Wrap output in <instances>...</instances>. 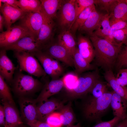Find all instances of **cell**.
<instances>
[{"mask_svg": "<svg viewBox=\"0 0 127 127\" xmlns=\"http://www.w3.org/2000/svg\"><path fill=\"white\" fill-rule=\"evenodd\" d=\"M89 38L94 48L96 64L105 71L112 70L116 63L122 44H113L94 35L89 36Z\"/></svg>", "mask_w": 127, "mask_h": 127, "instance_id": "cell-1", "label": "cell"}, {"mask_svg": "<svg viewBox=\"0 0 127 127\" xmlns=\"http://www.w3.org/2000/svg\"><path fill=\"white\" fill-rule=\"evenodd\" d=\"M112 91H108L100 97L92 96L84 104L83 111L85 117L89 120L98 122L110 107Z\"/></svg>", "mask_w": 127, "mask_h": 127, "instance_id": "cell-2", "label": "cell"}, {"mask_svg": "<svg viewBox=\"0 0 127 127\" xmlns=\"http://www.w3.org/2000/svg\"><path fill=\"white\" fill-rule=\"evenodd\" d=\"M17 69L12 82L13 91L16 94L21 97H24L33 94L43 88L42 83L38 79L24 74Z\"/></svg>", "mask_w": 127, "mask_h": 127, "instance_id": "cell-3", "label": "cell"}, {"mask_svg": "<svg viewBox=\"0 0 127 127\" xmlns=\"http://www.w3.org/2000/svg\"><path fill=\"white\" fill-rule=\"evenodd\" d=\"M14 52L13 56L18 62L20 71H25L38 78L46 75L38 60L31 53L22 51Z\"/></svg>", "mask_w": 127, "mask_h": 127, "instance_id": "cell-4", "label": "cell"}, {"mask_svg": "<svg viewBox=\"0 0 127 127\" xmlns=\"http://www.w3.org/2000/svg\"><path fill=\"white\" fill-rule=\"evenodd\" d=\"M99 77V71L97 69L83 74L78 77L75 87L72 90L67 91L68 95L74 98L84 96L89 92Z\"/></svg>", "mask_w": 127, "mask_h": 127, "instance_id": "cell-5", "label": "cell"}, {"mask_svg": "<svg viewBox=\"0 0 127 127\" xmlns=\"http://www.w3.org/2000/svg\"><path fill=\"white\" fill-rule=\"evenodd\" d=\"M31 53L40 61L47 75L52 80L59 79L63 74L64 68L59 62L45 52L40 50Z\"/></svg>", "mask_w": 127, "mask_h": 127, "instance_id": "cell-6", "label": "cell"}, {"mask_svg": "<svg viewBox=\"0 0 127 127\" xmlns=\"http://www.w3.org/2000/svg\"><path fill=\"white\" fill-rule=\"evenodd\" d=\"M75 0H64L57 12L56 18L62 30L70 31L74 22Z\"/></svg>", "mask_w": 127, "mask_h": 127, "instance_id": "cell-7", "label": "cell"}, {"mask_svg": "<svg viewBox=\"0 0 127 127\" xmlns=\"http://www.w3.org/2000/svg\"><path fill=\"white\" fill-rule=\"evenodd\" d=\"M20 20V25L36 39L43 22L42 13L40 12H27Z\"/></svg>", "mask_w": 127, "mask_h": 127, "instance_id": "cell-8", "label": "cell"}, {"mask_svg": "<svg viewBox=\"0 0 127 127\" xmlns=\"http://www.w3.org/2000/svg\"><path fill=\"white\" fill-rule=\"evenodd\" d=\"M41 50L54 59L61 61L68 66L74 67L73 57L64 47L57 42H55L53 40Z\"/></svg>", "mask_w": 127, "mask_h": 127, "instance_id": "cell-9", "label": "cell"}, {"mask_svg": "<svg viewBox=\"0 0 127 127\" xmlns=\"http://www.w3.org/2000/svg\"><path fill=\"white\" fill-rule=\"evenodd\" d=\"M32 36L20 25L11 26L0 33V47L2 48L12 44L25 36Z\"/></svg>", "mask_w": 127, "mask_h": 127, "instance_id": "cell-10", "label": "cell"}, {"mask_svg": "<svg viewBox=\"0 0 127 127\" xmlns=\"http://www.w3.org/2000/svg\"><path fill=\"white\" fill-rule=\"evenodd\" d=\"M41 12L43 15V22L36 40L41 50L53 41V36L55 25L53 19Z\"/></svg>", "mask_w": 127, "mask_h": 127, "instance_id": "cell-11", "label": "cell"}, {"mask_svg": "<svg viewBox=\"0 0 127 127\" xmlns=\"http://www.w3.org/2000/svg\"><path fill=\"white\" fill-rule=\"evenodd\" d=\"M21 97L19 104L22 119L26 123L37 120L36 99Z\"/></svg>", "mask_w": 127, "mask_h": 127, "instance_id": "cell-12", "label": "cell"}, {"mask_svg": "<svg viewBox=\"0 0 127 127\" xmlns=\"http://www.w3.org/2000/svg\"><path fill=\"white\" fill-rule=\"evenodd\" d=\"M1 48L6 51H22L29 52L41 50L36 38L32 36L25 37L12 44Z\"/></svg>", "mask_w": 127, "mask_h": 127, "instance_id": "cell-13", "label": "cell"}, {"mask_svg": "<svg viewBox=\"0 0 127 127\" xmlns=\"http://www.w3.org/2000/svg\"><path fill=\"white\" fill-rule=\"evenodd\" d=\"M63 105L61 102L52 98L39 103L37 106V120L45 122L50 115Z\"/></svg>", "mask_w": 127, "mask_h": 127, "instance_id": "cell-14", "label": "cell"}, {"mask_svg": "<svg viewBox=\"0 0 127 127\" xmlns=\"http://www.w3.org/2000/svg\"><path fill=\"white\" fill-rule=\"evenodd\" d=\"M64 87V77L46 82L36 100L40 103L46 100L51 96L59 92Z\"/></svg>", "mask_w": 127, "mask_h": 127, "instance_id": "cell-15", "label": "cell"}, {"mask_svg": "<svg viewBox=\"0 0 127 127\" xmlns=\"http://www.w3.org/2000/svg\"><path fill=\"white\" fill-rule=\"evenodd\" d=\"M0 8V12L4 19V26L7 29L10 28L12 24L20 19L27 13L20 8H16L5 3L2 4Z\"/></svg>", "mask_w": 127, "mask_h": 127, "instance_id": "cell-16", "label": "cell"}, {"mask_svg": "<svg viewBox=\"0 0 127 127\" xmlns=\"http://www.w3.org/2000/svg\"><path fill=\"white\" fill-rule=\"evenodd\" d=\"M0 51V75L9 83H12L17 67L15 66L8 56L6 50L1 48Z\"/></svg>", "mask_w": 127, "mask_h": 127, "instance_id": "cell-17", "label": "cell"}, {"mask_svg": "<svg viewBox=\"0 0 127 127\" xmlns=\"http://www.w3.org/2000/svg\"><path fill=\"white\" fill-rule=\"evenodd\" d=\"M5 114L4 127H24L25 126L15 107L8 102L2 100Z\"/></svg>", "mask_w": 127, "mask_h": 127, "instance_id": "cell-18", "label": "cell"}, {"mask_svg": "<svg viewBox=\"0 0 127 127\" xmlns=\"http://www.w3.org/2000/svg\"><path fill=\"white\" fill-rule=\"evenodd\" d=\"M77 44L79 53L90 63L94 59L95 53L94 47L89 38L79 35L77 38Z\"/></svg>", "mask_w": 127, "mask_h": 127, "instance_id": "cell-19", "label": "cell"}, {"mask_svg": "<svg viewBox=\"0 0 127 127\" xmlns=\"http://www.w3.org/2000/svg\"><path fill=\"white\" fill-rule=\"evenodd\" d=\"M112 91L110 106L113 114L123 120L127 116V101L113 91Z\"/></svg>", "mask_w": 127, "mask_h": 127, "instance_id": "cell-20", "label": "cell"}, {"mask_svg": "<svg viewBox=\"0 0 127 127\" xmlns=\"http://www.w3.org/2000/svg\"><path fill=\"white\" fill-rule=\"evenodd\" d=\"M104 14L98 12L96 9L91 12L82 26L78 30L90 36L99 27Z\"/></svg>", "mask_w": 127, "mask_h": 127, "instance_id": "cell-21", "label": "cell"}, {"mask_svg": "<svg viewBox=\"0 0 127 127\" xmlns=\"http://www.w3.org/2000/svg\"><path fill=\"white\" fill-rule=\"evenodd\" d=\"M40 12L53 20L56 18L57 12L64 0H40Z\"/></svg>", "mask_w": 127, "mask_h": 127, "instance_id": "cell-22", "label": "cell"}, {"mask_svg": "<svg viewBox=\"0 0 127 127\" xmlns=\"http://www.w3.org/2000/svg\"><path fill=\"white\" fill-rule=\"evenodd\" d=\"M59 43L64 47L73 57V55L77 47L73 35L71 31L62 30L58 36Z\"/></svg>", "mask_w": 127, "mask_h": 127, "instance_id": "cell-23", "label": "cell"}, {"mask_svg": "<svg viewBox=\"0 0 127 127\" xmlns=\"http://www.w3.org/2000/svg\"><path fill=\"white\" fill-rule=\"evenodd\" d=\"M104 75L105 79L113 91L127 101V87L121 85L118 82L112 70L105 71Z\"/></svg>", "mask_w": 127, "mask_h": 127, "instance_id": "cell-24", "label": "cell"}, {"mask_svg": "<svg viewBox=\"0 0 127 127\" xmlns=\"http://www.w3.org/2000/svg\"><path fill=\"white\" fill-rule=\"evenodd\" d=\"M75 71L77 75H80L87 71L94 69L95 67L88 62L79 53L77 47L73 55Z\"/></svg>", "mask_w": 127, "mask_h": 127, "instance_id": "cell-25", "label": "cell"}, {"mask_svg": "<svg viewBox=\"0 0 127 127\" xmlns=\"http://www.w3.org/2000/svg\"><path fill=\"white\" fill-rule=\"evenodd\" d=\"M110 18L109 15L107 13L104 14L102 19L99 27L94 31L92 35L96 36L104 39L107 36L112 35L113 31L110 24Z\"/></svg>", "mask_w": 127, "mask_h": 127, "instance_id": "cell-26", "label": "cell"}, {"mask_svg": "<svg viewBox=\"0 0 127 127\" xmlns=\"http://www.w3.org/2000/svg\"><path fill=\"white\" fill-rule=\"evenodd\" d=\"M63 126L66 127L73 125L75 121V118L71 107V103H69L66 105H63L58 110Z\"/></svg>", "mask_w": 127, "mask_h": 127, "instance_id": "cell-27", "label": "cell"}, {"mask_svg": "<svg viewBox=\"0 0 127 127\" xmlns=\"http://www.w3.org/2000/svg\"><path fill=\"white\" fill-rule=\"evenodd\" d=\"M96 9L95 4L86 8L77 17L70 31L73 35L83 24L91 12Z\"/></svg>", "mask_w": 127, "mask_h": 127, "instance_id": "cell-28", "label": "cell"}, {"mask_svg": "<svg viewBox=\"0 0 127 127\" xmlns=\"http://www.w3.org/2000/svg\"><path fill=\"white\" fill-rule=\"evenodd\" d=\"M17 5L27 12H40L41 8L40 0H18Z\"/></svg>", "mask_w": 127, "mask_h": 127, "instance_id": "cell-29", "label": "cell"}, {"mask_svg": "<svg viewBox=\"0 0 127 127\" xmlns=\"http://www.w3.org/2000/svg\"><path fill=\"white\" fill-rule=\"evenodd\" d=\"M109 15L110 18L127 21V4L125 0H119L117 5Z\"/></svg>", "mask_w": 127, "mask_h": 127, "instance_id": "cell-30", "label": "cell"}, {"mask_svg": "<svg viewBox=\"0 0 127 127\" xmlns=\"http://www.w3.org/2000/svg\"><path fill=\"white\" fill-rule=\"evenodd\" d=\"M0 96L2 100L6 101L15 105L8 86L4 81V78L0 75Z\"/></svg>", "mask_w": 127, "mask_h": 127, "instance_id": "cell-31", "label": "cell"}, {"mask_svg": "<svg viewBox=\"0 0 127 127\" xmlns=\"http://www.w3.org/2000/svg\"><path fill=\"white\" fill-rule=\"evenodd\" d=\"M108 91L106 84L98 79L94 84L89 92L92 97L97 98Z\"/></svg>", "mask_w": 127, "mask_h": 127, "instance_id": "cell-32", "label": "cell"}, {"mask_svg": "<svg viewBox=\"0 0 127 127\" xmlns=\"http://www.w3.org/2000/svg\"><path fill=\"white\" fill-rule=\"evenodd\" d=\"M119 1L118 0H95V5L109 15L111 13Z\"/></svg>", "mask_w": 127, "mask_h": 127, "instance_id": "cell-33", "label": "cell"}, {"mask_svg": "<svg viewBox=\"0 0 127 127\" xmlns=\"http://www.w3.org/2000/svg\"><path fill=\"white\" fill-rule=\"evenodd\" d=\"M123 45L122 46L116 63V69L118 70L127 63V39Z\"/></svg>", "mask_w": 127, "mask_h": 127, "instance_id": "cell-34", "label": "cell"}, {"mask_svg": "<svg viewBox=\"0 0 127 127\" xmlns=\"http://www.w3.org/2000/svg\"><path fill=\"white\" fill-rule=\"evenodd\" d=\"M95 0H75V20L79 15L85 9L92 5L95 4Z\"/></svg>", "mask_w": 127, "mask_h": 127, "instance_id": "cell-35", "label": "cell"}, {"mask_svg": "<svg viewBox=\"0 0 127 127\" xmlns=\"http://www.w3.org/2000/svg\"><path fill=\"white\" fill-rule=\"evenodd\" d=\"M45 122L51 127H61L63 126L60 114L54 112L47 118Z\"/></svg>", "mask_w": 127, "mask_h": 127, "instance_id": "cell-36", "label": "cell"}, {"mask_svg": "<svg viewBox=\"0 0 127 127\" xmlns=\"http://www.w3.org/2000/svg\"><path fill=\"white\" fill-rule=\"evenodd\" d=\"M113 35L117 43L123 44L127 39V28L113 31Z\"/></svg>", "mask_w": 127, "mask_h": 127, "instance_id": "cell-37", "label": "cell"}, {"mask_svg": "<svg viewBox=\"0 0 127 127\" xmlns=\"http://www.w3.org/2000/svg\"><path fill=\"white\" fill-rule=\"evenodd\" d=\"M110 23L113 31L127 28V21L124 20L110 18Z\"/></svg>", "mask_w": 127, "mask_h": 127, "instance_id": "cell-38", "label": "cell"}, {"mask_svg": "<svg viewBox=\"0 0 127 127\" xmlns=\"http://www.w3.org/2000/svg\"><path fill=\"white\" fill-rule=\"evenodd\" d=\"M122 120L119 117L115 116L112 119L106 121H99L92 127H115Z\"/></svg>", "mask_w": 127, "mask_h": 127, "instance_id": "cell-39", "label": "cell"}, {"mask_svg": "<svg viewBox=\"0 0 127 127\" xmlns=\"http://www.w3.org/2000/svg\"><path fill=\"white\" fill-rule=\"evenodd\" d=\"M115 77L117 81L121 85L127 86V68L119 69Z\"/></svg>", "mask_w": 127, "mask_h": 127, "instance_id": "cell-40", "label": "cell"}, {"mask_svg": "<svg viewBox=\"0 0 127 127\" xmlns=\"http://www.w3.org/2000/svg\"><path fill=\"white\" fill-rule=\"evenodd\" d=\"M27 124L30 127H51L46 122L38 120Z\"/></svg>", "mask_w": 127, "mask_h": 127, "instance_id": "cell-41", "label": "cell"}, {"mask_svg": "<svg viewBox=\"0 0 127 127\" xmlns=\"http://www.w3.org/2000/svg\"><path fill=\"white\" fill-rule=\"evenodd\" d=\"M5 114L3 106H0V125L1 126H4L5 121Z\"/></svg>", "mask_w": 127, "mask_h": 127, "instance_id": "cell-42", "label": "cell"}, {"mask_svg": "<svg viewBox=\"0 0 127 127\" xmlns=\"http://www.w3.org/2000/svg\"><path fill=\"white\" fill-rule=\"evenodd\" d=\"M4 4H7L13 7L19 8L17 5L18 0H0Z\"/></svg>", "mask_w": 127, "mask_h": 127, "instance_id": "cell-43", "label": "cell"}, {"mask_svg": "<svg viewBox=\"0 0 127 127\" xmlns=\"http://www.w3.org/2000/svg\"><path fill=\"white\" fill-rule=\"evenodd\" d=\"M115 127H127V118L119 122Z\"/></svg>", "mask_w": 127, "mask_h": 127, "instance_id": "cell-44", "label": "cell"}, {"mask_svg": "<svg viewBox=\"0 0 127 127\" xmlns=\"http://www.w3.org/2000/svg\"><path fill=\"white\" fill-rule=\"evenodd\" d=\"M4 25V17L0 14V31L1 32H3V28Z\"/></svg>", "mask_w": 127, "mask_h": 127, "instance_id": "cell-45", "label": "cell"}, {"mask_svg": "<svg viewBox=\"0 0 127 127\" xmlns=\"http://www.w3.org/2000/svg\"><path fill=\"white\" fill-rule=\"evenodd\" d=\"M66 127H82L80 123H78L77 124L75 125H73L67 126Z\"/></svg>", "mask_w": 127, "mask_h": 127, "instance_id": "cell-46", "label": "cell"}, {"mask_svg": "<svg viewBox=\"0 0 127 127\" xmlns=\"http://www.w3.org/2000/svg\"><path fill=\"white\" fill-rule=\"evenodd\" d=\"M2 2L0 0V8L1 7L2 5Z\"/></svg>", "mask_w": 127, "mask_h": 127, "instance_id": "cell-47", "label": "cell"}, {"mask_svg": "<svg viewBox=\"0 0 127 127\" xmlns=\"http://www.w3.org/2000/svg\"><path fill=\"white\" fill-rule=\"evenodd\" d=\"M125 66H126L127 67V63L126 64V65H125Z\"/></svg>", "mask_w": 127, "mask_h": 127, "instance_id": "cell-48", "label": "cell"}, {"mask_svg": "<svg viewBox=\"0 0 127 127\" xmlns=\"http://www.w3.org/2000/svg\"></svg>", "mask_w": 127, "mask_h": 127, "instance_id": "cell-49", "label": "cell"}, {"mask_svg": "<svg viewBox=\"0 0 127 127\" xmlns=\"http://www.w3.org/2000/svg\"></svg>", "mask_w": 127, "mask_h": 127, "instance_id": "cell-50", "label": "cell"}]
</instances>
